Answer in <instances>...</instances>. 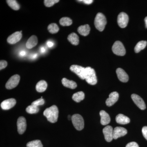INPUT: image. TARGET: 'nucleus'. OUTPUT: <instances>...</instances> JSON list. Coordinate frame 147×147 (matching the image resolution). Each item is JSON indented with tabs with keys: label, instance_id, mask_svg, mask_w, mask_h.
<instances>
[{
	"label": "nucleus",
	"instance_id": "obj_21",
	"mask_svg": "<svg viewBox=\"0 0 147 147\" xmlns=\"http://www.w3.org/2000/svg\"><path fill=\"white\" fill-rule=\"evenodd\" d=\"M37 43V37L36 36L33 35L28 40L26 43V46L28 49H31L36 46Z\"/></svg>",
	"mask_w": 147,
	"mask_h": 147
},
{
	"label": "nucleus",
	"instance_id": "obj_18",
	"mask_svg": "<svg viewBox=\"0 0 147 147\" xmlns=\"http://www.w3.org/2000/svg\"><path fill=\"white\" fill-rule=\"evenodd\" d=\"M116 121L118 123L120 124L125 125L130 122V119L127 116L120 114L116 117Z\"/></svg>",
	"mask_w": 147,
	"mask_h": 147
},
{
	"label": "nucleus",
	"instance_id": "obj_17",
	"mask_svg": "<svg viewBox=\"0 0 147 147\" xmlns=\"http://www.w3.org/2000/svg\"><path fill=\"white\" fill-rule=\"evenodd\" d=\"M100 123L102 125H105L110 123V118L108 113L104 110H101L100 112Z\"/></svg>",
	"mask_w": 147,
	"mask_h": 147
},
{
	"label": "nucleus",
	"instance_id": "obj_23",
	"mask_svg": "<svg viewBox=\"0 0 147 147\" xmlns=\"http://www.w3.org/2000/svg\"><path fill=\"white\" fill-rule=\"evenodd\" d=\"M67 39L72 45H77L79 44V37L75 33H72L69 35Z\"/></svg>",
	"mask_w": 147,
	"mask_h": 147
},
{
	"label": "nucleus",
	"instance_id": "obj_32",
	"mask_svg": "<svg viewBox=\"0 0 147 147\" xmlns=\"http://www.w3.org/2000/svg\"><path fill=\"white\" fill-rule=\"evenodd\" d=\"M44 103H45V100L42 98V97H41V98L36 100L35 101L32 102V105H34L35 106L38 107L40 105H43Z\"/></svg>",
	"mask_w": 147,
	"mask_h": 147
},
{
	"label": "nucleus",
	"instance_id": "obj_37",
	"mask_svg": "<svg viewBox=\"0 0 147 147\" xmlns=\"http://www.w3.org/2000/svg\"><path fill=\"white\" fill-rule=\"evenodd\" d=\"M47 45L49 47H52L54 46V43L52 41H49L47 42Z\"/></svg>",
	"mask_w": 147,
	"mask_h": 147
},
{
	"label": "nucleus",
	"instance_id": "obj_42",
	"mask_svg": "<svg viewBox=\"0 0 147 147\" xmlns=\"http://www.w3.org/2000/svg\"><path fill=\"white\" fill-rule=\"evenodd\" d=\"M68 119L69 120H70V119H71V116L70 115H69L68 117Z\"/></svg>",
	"mask_w": 147,
	"mask_h": 147
},
{
	"label": "nucleus",
	"instance_id": "obj_36",
	"mask_svg": "<svg viewBox=\"0 0 147 147\" xmlns=\"http://www.w3.org/2000/svg\"><path fill=\"white\" fill-rule=\"evenodd\" d=\"M78 1L82 2L86 4L90 5L93 3V1L92 0H83V1H82L81 0V1Z\"/></svg>",
	"mask_w": 147,
	"mask_h": 147
},
{
	"label": "nucleus",
	"instance_id": "obj_15",
	"mask_svg": "<svg viewBox=\"0 0 147 147\" xmlns=\"http://www.w3.org/2000/svg\"><path fill=\"white\" fill-rule=\"evenodd\" d=\"M119 97L118 93L117 92H114L111 93L109 95V98L106 100V105L108 107H110L115 103L117 101Z\"/></svg>",
	"mask_w": 147,
	"mask_h": 147
},
{
	"label": "nucleus",
	"instance_id": "obj_16",
	"mask_svg": "<svg viewBox=\"0 0 147 147\" xmlns=\"http://www.w3.org/2000/svg\"><path fill=\"white\" fill-rule=\"evenodd\" d=\"M118 78L121 82L126 83L128 82L129 76L127 74L122 68H118L116 70Z\"/></svg>",
	"mask_w": 147,
	"mask_h": 147
},
{
	"label": "nucleus",
	"instance_id": "obj_41",
	"mask_svg": "<svg viewBox=\"0 0 147 147\" xmlns=\"http://www.w3.org/2000/svg\"><path fill=\"white\" fill-rule=\"evenodd\" d=\"M145 24H146V27L147 28V16L145 18Z\"/></svg>",
	"mask_w": 147,
	"mask_h": 147
},
{
	"label": "nucleus",
	"instance_id": "obj_19",
	"mask_svg": "<svg viewBox=\"0 0 147 147\" xmlns=\"http://www.w3.org/2000/svg\"><path fill=\"white\" fill-rule=\"evenodd\" d=\"M77 30L80 34L84 36H87L89 34L90 31V28L89 25L86 24V25L80 26L78 28Z\"/></svg>",
	"mask_w": 147,
	"mask_h": 147
},
{
	"label": "nucleus",
	"instance_id": "obj_27",
	"mask_svg": "<svg viewBox=\"0 0 147 147\" xmlns=\"http://www.w3.org/2000/svg\"><path fill=\"white\" fill-rule=\"evenodd\" d=\"M59 23L63 26H68L72 24V21L68 17H63L60 20Z\"/></svg>",
	"mask_w": 147,
	"mask_h": 147
},
{
	"label": "nucleus",
	"instance_id": "obj_20",
	"mask_svg": "<svg viewBox=\"0 0 147 147\" xmlns=\"http://www.w3.org/2000/svg\"><path fill=\"white\" fill-rule=\"evenodd\" d=\"M62 83L64 86L69 88L71 89H74L77 87V84L76 82L71 80H69L66 78H64L62 79Z\"/></svg>",
	"mask_w": 147,
	"mask_h": 147
},
{
	"label": "nucleus",
	"instance_id": "obj_11",
	"mask_svg": "<svg viewBox=\"0 0 147 147\" xmlns=\"http://www.w3.org/2000/svg\"><path fill=\"white\" fill-rule=\"evenodd\" d=\"M22 31L16 32L8 37L7 39V42L9 44H14L20 41L22 38Z\"/></svg>",
	"mask_w": 147,
	"mask_h": 147
},
{
	"label": "nucleus",
	"instance_id": "obj_40",
	"mask_svg": "<svg viewBox=\"0 0 147 147\" xmlns=\"http://www.w3.org/2000/svg\"><path fill=\"white\" fill-rule=\"evenodd\" d=\"M38 55L37 54H34V55H32L31 58H32V59H35V58H36L37 57Z\"/></svg>",
	"mask_w": 147,
	"mask_h": 147
},
{
	"label": "nucleus",
	"instance_id": "obj_5",
	"mask_svg": "<svg viewBox=\"0 0 147 147\" xmlns=\"http://www.w3.org/2000/svg\"><path fill=\"white\" fill-rule=\"evenodd\" d=\"M112 50L114 54L118 56H123L126 53V50L124 46L121 42L117 41L113 44Z\"/></svg>",
	"mask_w": 147,
	"mask_h": 147
},
{
	"label": "nucleus",
	"instance_id": "obj_9",
	"mask_svg": "<svg viewBox=\"0 0 147 147\" xmlns=\"http://www.w3.org/2000/svg\"><path fill=\"white\" fill-rule=\"evenodd\" d=\"M17 129L19 134H24L26 129L27 123L26 119L23 117L18 118L17 122Z\"/></svg>",
	"mask_w": 147,
	"mask_h": 147
},
{
	"label": "nucleus",
	"instance_id": "obj_14",
	"mask_svg": "<svg viewBox=\"0 0 147 147\" xmlns=\"http://www.w3.org/2000/svg\"><path fill=\"white\" fill-rule=\"evenodd\" d=\"M16 104V100L14 98H9L3 101L1 104L2 109L4 110H8L13 108Z\"/></svg>",
	"mask_w": 147,
	"mask_h": 147
},
{
	"label": "nucleus",
	"instance_id": "obj_1",
	"mask_svg": "<svg viewBox=\"0 0 147 147\" xmlns=\"http://www.w3.org/2000/svg\"><path fill=\"white\" fill-rule=\"evenodd\" d=\"M43 115L47 118V120L52 123H55L57 121L59 116V110L57 107L53 105L45 109Z\"/></svg>",
	"mask_w": 147,
	"mask_h": 147
},
{
	"label": "nucleus",
	"instance_id": "obj_7",
	"mask_svg": "<svg viewBox=\"0 0 147 147\" xmlns=\"http://www.w3.org/2000/svg\"><path fill=\"white\" fill-rule=\"evenodd\" d=\"M70 69L72 72L77 74L81 79L83 80L85 79L86 68L85 67L81 66L73 65L70 67Z\"/></svg>",
	"mask_w": 147,
	"mask_h": 147
},
{
	"label": "nucleus",
	"instance_id": "obj_34",
	"mask_svg": "<svg viewBox=\"0 0 147 147\" xmlns=\"http://www.w3.org/2000/svg\"><path fill=\"white\" fill-rule=\"evenodd\" d=\"M142 132L143 136L147 140V126H144L142 128Z\"/></svg>",
	"mask_w": 147,
	"mask_h": 147
},
{
	"label": "nucleus",
	"instance_id": "obj_8",
	"mask_svg": "<svg viewBox=\"0 0 147 147\" xmlns=\"http://www.w3.org/2000/svg\"><path fill=\"white\" fill-rule=\"evenodd\" d=\"M129 21L128 15L125 12H121L118 16L117 23L121 28H125L127 26Z\"/></svg>",
	"mask_w": 147,
	"mask_h": 147
},
{
	"label": "nucleus",
	"instance_id": "obj_13",
	"mask_svg": "<svg viewBox=\"0 0 147 147\" xmlns=\"http://www.w3.org/2000/svg\"><path fill=\"white\" fill-rule=\"evenodd\" d=\"M127 134L126 129L121 127H117L113 129V139H117L119 137H123Z\"/></svg>",
	"mask_w": 147,
	"mask_h": 147
},
{
	"label": "nucleus",
	"instance_id": "obj_30",
	"mask_svg": "<svg viewBox=\"0 0 147 147\" xmlns=\"http://www.w3.org/2000/svg\"><path fill=\"white\" fill-rule=\"evenodd\" d=\"M39 109L37 106H35L34 105H29L26 109V111L29 114H36L38 113Z\"/></svg>",
	"mask_w": 147,
	"mask_h": 147
},
{
	"label": "nucleus",
	"instance_id": "obj_4",
	"mask_svg": "<svg viewBox=\"0 0 147 147\" xmlns=\"http://www.w3.org/2000/svg\"><path fill=\"white\" fill-rule=\"evenodd\" d=\"M71 121L74 126L78 130H82L84 128V119L79 114H74L71 117Z\"/></svg>",
	"mask_w": 147,
	"mask_h": 147
},
{
	"label": "nucleus",
	"instance_id": "obj_10",
	"mask_svg": "<svg viewBox=\"0 0 147 147\" xmlns=\"http://www.w3.org/2000/svg\"><path fill=\"white\" fill-rule=\"evenodd\" d=\"M132 100L135 104L138 106L141 110H144L146 108V105L144 100L142 98L136 94H132L131 95Z\"/></svg>",
	"mask_w": 147,
	"mask_h": 147
},
{
	"label": "nucleus",
	"instance_id": "obj_2",
	"mask_svg": "<svg viewBox=\"0 0 147 147\" xmlns=\"http://www.w3.org/2000/svg\"><path fill=\"white\" fill-rule=\"evenodd\" d=\"M85 80L90 85H94L96 84L97 82V78L94 69L90 67H86Z\"/></svg>",
	"mask_w": 147,
	"mask_h": 147
},
{
	"label": "nucleus",
	"instance_id": "obj_3",
	"mask_svg": "<svg viewBox=\"0 0 147 147\" xmlns=\"http://www.w3.org/2000/svg\"><path fill=\"white\" fill-rule=\"evenodd\" d=\"M106 24L107 21L105 16L102 13H98L94 20V25L96 29L99 31H102L105 28Z\"/></svg>",
	"mask_w": 147,
	"mask_h": 147
},
{
	"label": "nucleus",
	"instance_id": "obj_28",
	"mask_svg": "<svg viewBox=\"0 0 147 147\" xmlns=\"http://www.w3.org/2000/svg\"><path fill=\"white\" fill-rule=\"evenodd\" d=\"M47 29L50 33L52 34L57 33L59 30V28L57 25V24H54V23L50 24L47 27Z\"/></svg>",
	"mask_w": 147,
	"mask_h": 147
},
{
	"label": "nucleus",
	"instance_id": "obj_35",
	"mask_svg": "<svg viewBox=\"0 0 147 147\" xmlns=\"http://www.w3.org/2000/svg\"><path fill=\"white\" fill-rule=\"evenodd\" d=\"M125 147H139V146L136 142H131L128 143Z\"/></svg>",
	"mask_w": 147,
	"mask_h": 147
},
{
	"label": "nucleus",
	"instance_id": "obj_22",
	"mask_svg": "<svg viewBox=\"0 0 147 147\" xmlns=\"http://www.w3.org/2000/svg\"><path fill=\"white\" fill-rule=\"evenodd\" d=\"M47 87V82L44 80H41L37 84L36 89L38 92H42L46 90Z\"/></svg>",
	"mask_w": 147,
	"mask_h": 147
},
{
	"label": "nucleus",
	"instance_id": "obj_12",
	"mask_svg": "<svg viewBox=\"0 0 147 147\" xmlns=\"http://www.w3.org/2000/svg\"><path fill=\"white\" fill-rule=\"evenodd\" d=\"M105 140L107 142H110L113 139V127L110 125H107L102 129Z\"/></svg>",
	"mask_w": 147,
	"mask_h": 147
},
{
	"label": "nucleus",
	"instance_id": "obj_38",
	"mask_svg": "<svg viewBox=\"0 0 147 147\" xmlns=\"http://www.w3.org/2000/svg\"><path fill=\"white\" fill-rule=\"evenodd\" d=\"M19 55H20V56H22V57H24V56L26 55V52L24 51H21L20 53H19Z\"/></svg>",
	"mask_w": 147,
	"mask_h": 147
},
{
	"label": "nucleus",
	"instance_id": "obj_6",
	"mask_svg": "<svg viewBox=\"0 0 147 147\" xmlns=\"http://www.w3.org/2000/svg\"><path fill=\"white\" fill-rule=\"evenodd\" d=\"M20 77L18 74H15L10 77L6 84L5 87L7 89L14 88L18 86L20 82Z\"/></svg>",
	"mask_w": 147,
	"mask_h": 147
},
{
	"label": "nucleus",
	"instance_id": "obj_39",
	"mask_svg": "<svg viewBox=\"0 0 147 147\" xmlns=\"http://www.w3.org/2000/svg\"><path fill=\"white\" fill-rule=\"evenodd\" d=\"M46 50L44 47H42L40 48V52L42 53H45Z\"/></svg>",
	"mask_w": 147,
	"mask_h": 147
},
{
	"label": "nucleus",
	"instance_id": "obj_26",
	"mask_svg": "<svg viewBox=\"0 0 147 147\" xmlns=\"http://www.w3.org/2000/svg\"><path fill=\"white\" fill-rule=\"evenodd\" d=\"M6 1L8 4V5L13 10H19L20 8V5L16 1H15V0H7Z\"/></svg>",
	"mask_w": 147,
	"mask_h": 147
},
{
	"label": "nucleus",
	"instance_id": "obj_25",
	"mask_svg": "<svg viewBox=\"0 0 147 147\" xmlns=\"http://www.w3.org/2000/svg\"><path fill=\"white\" fill-rule=\"evenodd\" d=\"M147 41L142 40L137 43L134 47V51L136 53H139L141 50H144L147 45Z\"/></svg>",
	"mask_w": 147,
	"mask_h": 147
},
{
	"label": "nucleus",
	"instance_id": "obj_31",
	"mask_svg": "<svg viewBox=\"0 0 147 147\" xmlns=\"http://www.w3.org/2000/svg\"><path fill=\"white\" fill-rule=\"evenodd\" d=\"M59 2V0H45L44 3L45 6L47 7H51Z\"/></svg>",
	"mask_w": 147,
	"mask_h": 147
},
{
	"label": "nucleus",
	"instance_id": "obj_24",
	"mask_svg": "<svg viewBox=\"0 0 147 147\" xmlns=\"http://www.w3.org/2000/svg\"><path fill=\"white\" fill-rule=\"evenodd\" d=\"M72 98L75 102H79L84 100L85 98V94L84 92L82 91L77 92L73 95Z\"/></svg>",
	"mask_w": 147,
	"mask_h": 147
},
{
	"label": "nucleus",
	"instance_id": "obj_33",
	"mask_svg": "<svg viewBox=\"0 0 147 147\" xmlns=\"http://www.w3.org/2000/svg\"><path fill=\"white\" fill-rule=\"evenodd\" d=\"M7 65V63L6 61L1 60L0 61V69L2 70L3 69L5 68Z\"/></svg>",
	"mask_w": 147,
	"mask_h": 147
},
{
	"label": "nucleus",
	"instance_id": "obj_29",
	"mask_svg": "<svg viewBox=\"0 0 147 147\" xmlns=\"http://www.w3.org/2000/svg\"><path fill=\"white\" fill-rule=\"evenodd\" d=\"M27 147H43L41 141L39 140H34L27 144Z\"/></svg>",
	"mask_w": 147,
	"mask_h": 147
}]
</instances>
